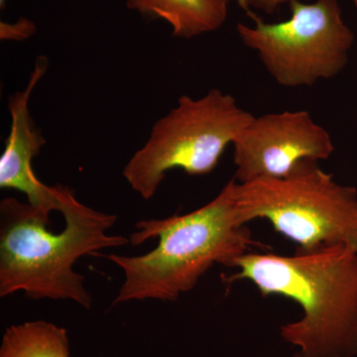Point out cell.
Returning <instances> with one entry per match:
<instances>
[{
    "mask_svg": "<svg viewBox=\"0 0 357 357\" xmlns=\"http://www.w3.org/2000/svg\"><path fill=\"white\" fill-rule=\"evenodd\" d=\"M222 276L231 284L251 282L263 297L282 296L303 310L299 321L280 328L286 342L298 347L294 357L357 356V251L345 245L291 256L248 252Z\"/></svg>",
    "mask_w": 357,
    "mask_h": 357,
    "instance_id": "obj_1",
    "label": "cell"
},
{
    "mask_svg": "<svg viewBox=\"0 0 357 357\" xmlns=\"http://www.w3.org/2000/svg\"><path fill=\"white\" fill-rule=\"evenodd\" d=\"M65 229H47L50 215L14 198L0 202V297L23 291L33 300H70L91 309L93 298L84 277L74 270L84 255L129 243L107 236L117 217L82 204L67 188L63 206Z\"/></svg>",
    "mask_w": 357,
    "mask_h": 357,
    "instance_id": "obj_2",
    "label": "cell"
},
{
    "mask_svg": "<svg viewBox=\"0 0 357 357\" xmlns=\"http://www.w3.org/2000/svg\"><path fill=\"white\" fill-rule=\"evenodd\" d=\"M236 184L232 178L213 201L192 213L136 223L129 243L137 246L158 237L159 243L144 255L105 256L126 277L114 305L148 299L173 302L196 287L213 265L230 267L252 246H264L253 241L239 220Z\"/></svg>",
    "mask_w": 357,
    "mask_h": 357,
    "instance_id": "obj_3",
    "label": "cell"
},
{
    "mask_svg": "<svg viewBox=\"0 0 357 357\" xmlns=\"http://www.w3.org/2000/svg\"><path fill=\"white\" fill-rule=\"evenodd\" d=\"M236 199L243 225L264 218L299 250L345 245L357 251V189L338 184L318 162L305 160L286 177L237 182Z\"/></svg>",
    "mask_w": 357,
    "mask_h": 357,
    "instance_id": "obj_4",
    "label": "cell"
},
{
    "mask_svg": "<svg viewBox=\"0 0 357 357\" xmlns=\"http://www.w3.org/2000/svg\"><path fill=\"white\" fill-rule=\"evenodd\" d=\"M253 119L234 96L218 89L197 100L182 96L177 107L156 121L149 139L131 157L122 175L144 199L156 194L169 170L208 175Z\"/></svg>",
    "mask_w": 357,
    "mask_h": 357,
    "instance_id": "obj_5",
    "label": "cell"
},
{
    "mask_svg": "<svg viewBox=\"0 0 357 357\" xmlns=\"http://www.w3.org/2000/svg\"><path fill=\"white\" fill-rule=\"evenodd\" d=\"M291 17L267 23L253 11L255 25L239 23L237 33L255 51L277 84L285 88L312 86L340 75L349 64L356 35L345 24L338 0L289 4Z\"/></svg>",
    "mask_w": 357,
    "mask_h": 357,
    "instance_id": "obj_6",
    "label": "cell"
},
{
    "mask_svg": "<svg viewBox=\"0 0 357 357\" xmlns=\"http://www.w3.org/2000/svg\"><path fill=\"white\" fill-rule=\"evenodd\" d=\"M238 183L283 178L305 160L332 157V136L307 110H285L255 117L232 143Z\"/></svg>",
    "mask_w": 357,
    "mask_h": 357,
    "instance_id": "obj_7",
    "label": "cell"
},
{
    "mask_svg": "<svg viewBox=\"0 0 357 357\" xmlns=\"http://www.w3.org/2000/svg\"><path fill=\"white\" fill-rule=\"evenodd\" d=\"M48 67V59L39 56L24 91L9 96L11 126L0 157V188L23 192L29 204L50 215L52 211H60L62 208L67 187L62 184L49 187L33 171L32 160L41 152L46 140L35 126L29 112L33 89L46 74Z\"/></svg>",
    "mask_w": 357,
    "mask_h": 357,
    "instance_id": "obj_8",
    "label": "cell"
},
{
    "mask_svg": "<svg viewBox=\"0 0 357 357\" xmlns=\"http://www.w3.org/2000/svg\"><path fill=\"white\" fill-rule=\"evenodd\" d=\"M230 0H126V6L148 20H163L178 38L217 31L229 16Z\"/></svg>",
    "mask_w": 357,
    "mask_h": 357,
    "instance_id": "obj_9",
    "label": "cell"
},
{
    "mask_svg": "<svg viewBox=\"0 0 357 357\" xmlns=\"http://www.w3.org/2000/svg\"><path fill=\"white\" fill-rule=\"evenodd\" d=\"M0 357H70L67 331L46 321L9 326L2 337Z\"/></svg>",
    "mask_w": 357,
    "mask_h": 357,
    "instance_id": "obj_10",
    "label": "cell"
},
{
    "mask_svg": "<svg viewBox=\"0 0 357 357\" xmlns=\"http://www.w3.org/2000/svg\"><path fill=\"white\" fill-rule=\"evenodd\" d=\"M36 33V25L28 18L20 17L14 23L0 22V39L2 41H22Z\"/></svg>",
    "mask_w": 357,
    "mask_h": 357,
    "instance_id": "obj_11",
    "label": "cell"
},
{
    "mask_svg": "<svg viewBox=\"0 0 357 357\" xmlns=\"http://www.w3.org/2000/svg\"><path fill=\"white\" fill-rule=\"evenodd\" d=\"M241 8L248 13L251 9L262 11L263 13L272 15L278 13L281 6L290 4L294 0H236Z\"/></svg>",
    "mask_w": 357,
    "mask_h": 357,
    "instance_id": "obj_12",
    "label": "cell"
},
{
    "mask_svg": "<svg viewBox=\"0 0 357 357\" xmlns=\"http://www.w3.org/2000/svg\"><path fill=\"white\" fill-rule=\"evenodd\" d=\"M6 2L7 0H0V9H1V10L6 8Z\"/></svg>",
    "mask_w": 357,
    "mask_h": 357,
    "instance_id": "obj_13",
    "label": "cell"
},
{
    "mask_svg": "<svg viewBox=\"0 0 357 357\" xmlns=\"http://www.w3.org/2000/svg\"><path fill=\"white\" fill-rule=\"evenodd\" d=\"M352 2H354V6L356 7L357 11V0H352Z\"/></svg>",
    "mask_w": 357,
    "mask_h": 357,
    "instance_id": "obj_14",
    "label": "cell"
}]
</instances>
